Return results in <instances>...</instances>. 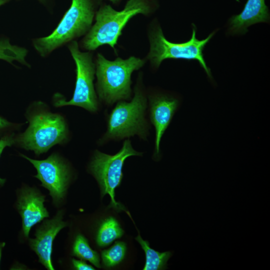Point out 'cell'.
Masks as SVG:
<instances>
[{
    "instance_id": "cell-1",
    "label": "cell",
    "mask_w": 270,
    "mask_h": 270,
    "mask_svg": "<svg viewBox=\"0 0 270 270\" xmlns=\"http://www.w3.org/2000/svg\"><path fill=\"white\" fill-rule=\"evenodd\" d=\"M150 11L147 0H128L121 11L114 10L110 5L102 6L96 14V23L82 41V47L93 50L108 44L116 50L118 39L128 20L137 14H148Z\"/></svg>"
},
{
    "instance_id": "cell-2",
    "label": "cell",
    "mask_w": 270,
    "mask_h": 270,
    "mask_svg": "<svg viewBox=\"0 0 270 270\" xmlns=\"http://www.w3.org/2000/svg\"><path fill=\"white\" fill-rule=\"evenodd\" d=\"M144 60L131 56L110 61L98 54L96 59V88L100 100L108 104L128 99L132 94V72L142 68Z\"/></svg>"
},
{
    "instance_id": "cell-3",
    "label": "cell",
    "mask_w": 270,
    "mask_h": 270,
    "mask_svg": "<svg viewBox=\"0 0 270 270\" xmlns=\"http://www.w3.org/2000/svg\"><path fill=\"white\" fill-rule=\"evenodd\" d=\"M92 0H72L57 27L47 36L34 40L36 50L42 56L66 43L80 37L91 28L94 16Z\"/></svg>"
},
{
    "instance_id": "cell-4",
    "label": "cell",
    "mask_w": 270,
    "mask_h": 270,
    "mask_svg": "<svg viewBox=\"0 0 270 270\" xmlns=\"http://www.w3.org/2000/svg\"><path fill=\"white\" fill-rule=\"evenodd\" d=\"M192 33L190 40L182 43H174L167 40L160 26H156L150 36V44L148 58L151 64L158 68L166 59H182L197 60L204 69L209 78H212L210 68L207 66L203 51L206 44L214 34L211 33L206 38L198 40L196 37V28L192 24Z\"/></svg>"
},
{
    "instance_id": "cell-5",
    "label": "cell",
    "mask_w": 270,
    "mask_h": 270,
    "mask_svg": "<svg viewBox=\"0 0 270 270\" xmlns=\"http://www.w3.org/2000/svg\"><path fill=\"white\" fill-rule=\"evenodd\" d=\"M28 120V127L15 140L26 150H32L39 156L66 140V127L60 114L42 112L32 115Z\"/></svg>"
},
{
    "instance_id": "cell-6",
    "label": "cell",
    "mask_w": 270,
    "mask_h": 270,
    "mask_svg": "<svg viewBox=\"0 0 270 270\" xmlns=\"http://www.w3.org/2000/svg\"><path fill=\"white\" fill-rule=\"evenodd\" d=\"M146 106V99L138 88L136 90L132 101L118 102L109 116L105 138L121 139L137 134L145 139Z\"/></svg>"
},
{
    "instance_id": "cell-7",
    "label": "cell",
    "mask_w": 270,
    "mask_h": 270,
    "mask_svg": "<svg viewBox=\"0 0 270 270\" xmlns=\"http://www.w3.org/2000/svg\"><path fill=\"white\" fill-rule=\"evenodd\" d=\"M142 154L135 150L129 140H126L122 149L114 155H109L96 150L90 165V169L98 182L102 196L108 194L111 198L110 206L118 211L124 210L122 206L116 201L115 189L123 177L122 167L125 160L132 156Z\"/></svg>"
},
{
    "instance_id": "cell-8",
    "label": "cell",
    "mask_w": 270,
    "mask_h": 270,
    "mask_svg": "<svg viewBox=\"0 0 270 270\" xmlns=\"http://www.w3.org/2000/svg\"><path fill=\"white\" fill-rule=\"evenodd\" d=\"M68 49L76 64L75 89L70 100L60 98L55 102L54 106L56 107L76 106L90 112H96L98 102L93 84L96 70L92 56L88 52H80L76 41H72L68 45Z\"/></svg>"
},
{
    "instance_id": "cell-9",
    "label": "cell",
    "mask_w": 270,
    "mask_h": 270,
    "mask_svg": "<svg viewBox=\"0 0 270 270\" xmlns=\"http://www.w3.org/2000/svg\"><path fill=\"white\" fill-rule=\"evenodd\" d=\"M30 161L37 170L34 176L42 182V186L50 192L54 202L58 203L64 197L68 181L66 166L56 154L44 160H36L21 154Z\"/></svg>"
},
{
    "instance_id": "cell-10",
    "label": "cell",
    "mask_w": 270,
    "mask_h": 270,
    "mask_svg": "<svg viewBox=\"0 0 270 270\" xmlns=\"http://www.w3.org/2000/svg\"><path fill=\"white\" fill-rule=\"evenodd\" d=\"M62 212H59L52 220H44L36 230V238L30 239L31 248L39 258V262L48 270H54L52 262V244L59 232L66 226L62 220Z\"/></svg>"
},
{
    "instance_id": "cell-11",
    "label": "cell",
    "mask_w": 270,
    "mask_h": 270,
    "mask_svg": "<svg viewBox=\"0 0 270 270\" xmlns=\"http://www.w3.org/2000/svg\"><path fill=\"white\" fill-rule=\"evenodd\" d=\"M179 103L178 99L167 94H158L150 98V120L156 130V156L160 154L162 137L169 126Z\"/></svg>"
},
{
    "instance_id": "cell-12",
    "label": "cell",
    "mask_w": 270,
    "mask_h": 270,
    "mask_svg": "<svg viewBox=\"0 0 270 270\" xmlns=\"http://www.w3.org/2000/svg\"><path fill=\"white\" fill-rule=\"evenodd\" d=\"M44 196L32 188L24 189L18 199V209L22 218V231L28 237L32 228L49 216L44 206Z\"/></svg>"
},
{
    "instance_id": "cell-13",
    "label": "cell",
    "mask_w": 270,
    "mask_h": 270,
    "mask_svg": "<svg viewBox=\"0 0 270 270\" xmlns=\"http://www.w3.org/2000/svg\"><path fill=\"white\" fill-rule=\"evenodd\" d=\"M269 21L270 12L265 0H247L241 12L230 18L228 33L245 34L250 26Z\"/></svg>"
},
{
    "instance_id": "cell-14",
    "label": "cell",
    "mask_w": 270,
    "mask_h": 270,
    "mask_svg": "<svg viewBox=\"0 0 270 270\" xmlns=\"http://www.w3.org/2000/svg\"><path fill=\"white\" fill-rule=\"evenodd\" d=\"M135 239L140 244L146 254V263L144 270H163L172 256L170 252H160L152 248L148 241L142 239L140 234Z\"/></svg>"
},
{
    "instance_id": "cell-15",
    "label": "cell",
    "mask_w": 270,
    "mask_h": 270,
    "mask_svg": "<svg viewBox=\"0 0 270 270\" xmlns=\"http://www.w3.org/2000/svg\"><path fill=\"white\" fill-rule=\"evenodd\" d=\"M124 230L114 218L110 216L101 224L96 236V243L100 247L106 246L115 240L120 238Z\"/></svg>"
},
{
    "instance_id": "cell-16",
    "label": "cell",
    "mask_w": 270,
    "mask_h": 270,
    "mask_svg": "<svg viewBox=\"0 0 270 270\" xmlns=\"http://www.w3.org/2000/svg\"><path fill=\"white\" fill-rule=\"evenodd\" d=\"M72 254L82 260L88 261L96 268H100L98 254L90 247L86 238L80 234L76 238L72 247Z\"/></svg>"
},
{
    "instance_id": "cell-17",
    "label": "cell",
    "mask_w": 270,
    "mask_h": 270,
    "mask_svg": "<svg viewBox=\"0 0 270 270\" xmlns=\"http://www.w3.org/2000/svg\"><path fill=\"white\" fill-rule=\"evenodd\" d=\"M27 50L22 47L12 45L10 42L8 38H0V59L9 63L14 60L26 64L25 57Z\"/></svg>"
},
{
    "instance_id": "cell-18",
    "label": "cell",
    "mask_w": 270,
    "mask_h": 270,
    "mask_svg": "<svg viewBox=\"0 0 270 270\" xmlns=\"http://www.w3.org/2000/svg\"><path fill=\"white\" fill-rule=\"evenodd\" d=\"M126 250V243L118 241L108 249L102 250L101 256L104 266L112 268L118 264L124 258Z\"/></svg>"
},
{
    "instance_id": "cell-19",
    "label": "cell",
    "mask_w": 270,
    "mask_h": 270,
    "mask_svg": "<svg viewBox=\"0 0 270 270\" xmlns=\"http://www.w3.org/2000/svg\"><path fill=\"white\" fill-rule=\"evenodd\" d=\"M15 142V139L12 135L4 136L0 140V156L4 149L8 146H11ZM6 180L0 178V186H2Z\"/></svg>"
},
{
    "instance_id": "cell-20",
    "label": "cell",
    "mask_w": 270,
    "mask_h": 270,
    "mask_svg": "<svg viewBox=\"0 0 270 270\" xmlns=\"http://www.w3.org/2000/svg\"><path fill=\"white\" fill-rule=\"evenodd\" d=\"M72 263L74 268L78 270H94V268L92 266L87 264L82 260L72 259Z\"/></svg>"
},
{
    "instance_id": "cell-21",
    "label": "cell",
    "mask_w": 270,
    "mask_h": 270,
    "mask_svg": "<svg viewBox=\"0 0 270 270\" xmlns=\"http://www.w3.org/2000/svg\"><path fill=\"white\" fill-rule=\"evenodd\" d=\"M11 125V124L6 120L0 116V130L7 128Z\"/></svg>"
},
{
    "instance_id": "cell-22",
    "label": "cell",
    "mask_w": 270,
    "mask_h": 270,
    "mask_svg": "<svg viewBox=\"0 0 270 270\" xmlns=\"http://www.w3.org/2000/svg\"><path fill=\"white\" fill-rule=\"evenodd\" d=\"M6 244L4 242H0V261L2 257V248L5 246Z\"/></svg>"
},
{
    "instance_id": "cell-23",
    "label": "cell",
    "mask_w": 270,
    "mask_h": 270,
    "mask_svg": "<svg viewBox=\"0 0 270 270\" xmlns=\"http://www.w3.org/2000/svg\"><path fill=\"white\" fill-rule=\"evenodd\" d=\"M9 0H0V6L8 2Z\"/></svg>"
},
{
    "instance_id": "cell-24",
    "label": "cell",
    "mask_w": 270,
    "mask_h": 270,
    "mask_svg": "<svg viewBox=\"0 0 270 270\" xmlns=\"http://www.w3.org/2000/svg\"><path fill=\"white\" fill-rule=\"evenodd\" d=\"M109 0L112 2L113 4H116L120 1V0Z\"/></svg>"
},
{
    "instance_id": "cell-25",
    "label": "cell",
    "mask_w": 270,
    "mask_h": 270,
    "mask_svg": "<svg viewBox=\"0 0 270 270\" xmlns=\"http://www.w3.org/2000/svg\"><path fill=\"white\" fill-rule=\"evenodd\" d=\"M40 0V1H43V0Z\"/></svg>"
}]
</instances>
